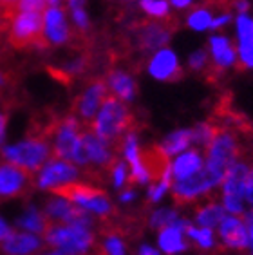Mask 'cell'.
<instances>
[{
	"label": "cell",
	"instance_id": "1",
	"mask_svg": "<svg viewBox=\"0 0 253 255\" xmlns=\"http://www.w3.org/2000/svg\"><path fill=\"white\" fill-rule=\"evenodd\" d=\"M132 118L130 111L126 109L125 103L122 100H118L116 96H105L102 103V109L98 113L96 120L91 123V130L107 143H116L120 137L126 136V132L132 128Z\"/></svg>",
	"mask_w": 253,
	"mask_h": 255
},
{
	"label": "cell",
	"instance_id": "2",
	"mask_svg": "<svg viewBox=\"0 0 253 255\" xmlns=\"http://www.w3.org/2000/svg\"><path fill=\"white\" fill-rule=\"evenodd\" d=\"M239 147L237 139L228 128H219L215 130L214 139L206 145V177H208L212 188L221 185L226 176L228 168L235 163Z\"/></svg>",
	"mask_w": 253,
	"mask_h": 255
},
{
	"label": "cell",
	"instance_id": "3",
	"mask_svg": "<svg viewBox=\"0 0 253 255\" xmlns=\"http://www.w3.org/2000/svg\"><path fill=\"white\" fill-rule=\"evenodd\" d=\"M44 239L49 246L71 255H85L94 248V234L85 226L54 223L49 219L44 232Z\"/></svg>",
	"mask_w": 253,
	"mask_h": 255
},
{
	"label": "cell",
	"instance_id": "4",
	"mask_svg": "<svg viewBox=\"0 0 253 255\" xmlns=\"http://www.w3.org/2000/svg\"><path fill=\"white\" fill-rule=\"evenodd\" d=\"M49 154H51L49 137L36 132V130H33L29 136L18 141L16 145H9V147L2 148V159L4 161L18 165L31 174L38 172L44 167L49 159Z\"/></svg>",
	"mask_w": 253,
	"mask_h": 255
},
{
	"label": "cell",
	"instance_id": "5",
	"mask_svg": "<svg viewBox=\"0 0 253 255\" xmlns=\"http://www.w3.org/2000/svg\"><path fill=\"white\" fill-rule=\"evenodd\" d=\"M45 13V11H44ZM44 13L38 11H15L7 24V38L15 49L47 47L44 38Z\"/></svg>",
	"mask_w": 253,
	"mask_h": 255
},
{
	"label": "cell",
	"instance_id": "6",
	"mask_svg": "<svg viewBox=\"0 0 253 255\" xmlns=\"http://www.w3.org/2000/svg\"><path fill=\"white\" fill-rule=\"evenodd\" d=\"M53 194L74 203V205H80L83 210L93 212L96 216L109 217L114 212V206L109 201L107 194L102 188L87 185V183H76V181L65 183L62 187L54 188Z\"/></svg>",
	"mask_w": 253,
	"mask_h": 255
},
{
	"label": "cell",
	"instance_id": "7",
	"mask_svg": "<svg viewBox=\"0 0 253 255\" xmlns=\"http://www.w3.org/2000/svg\"><path fill=\"white\" fill-rule=\"evenodd\" d=\"M49 137H53V157L73 163V157L82 139V125L74 116H65L51 125Z\"/></svg>",
	"mask_w": 253,
	"mask_h": 255
},
{
	"label": "cell",
	"instance_id": "8",
	"mask_svg": "<svg viewBox=\"0 0 253 255\" xmlns=\"http://www.w3.org/2000/svg\"><path fill=\"white\" fill-rule=\"evenodd\" d=\"M33 174L9 161H0V201L25 197L33 188Z\"/></svg>",
	"mask_w": 253,
	"mask_h": 255
},
{
	"label": "cell",
	"instance_id": "9",
	"mask_svg": "<svg viewBox=\"0 0 253 255\" xmlns=\"http://www.w3.org/2000/svg\"><path fill=\"white\" fill-rule=\"evenodd\" d=\"M78 176H80V170L76 168L74 163L53 157L51 161H47L38 170L36 187L42 188V190H54L56 187H62L65 183L78 179Z\"/></svg>",
	"mask_w": 253,
	"mask_h": 255
},
{
	"label": "cell",
	"instance_id": "10",
	"mask_svg": "<svg viewBox=\"0 0 253 255\" xmlns=\"http://www.w3.org/2000/svg\"><path fill=\"white\" fill-rule=\"evenodd\" d=\"M45 216L54 223H65V225H78L91 228L94 223L93 216L87 210H83L74 203L63 199V197L56 196L53 199H49L45 203Z\"/></svg>",
	"mask_w": 253,
	"mask_h": 255
},
{
	"label": "cell",
	"instance_id": "11",
	"mask_svg": "<svg viewBox=\"0 0 253 255\" xmlns=\"http://www.w3.org/2000/svg\"><path fill=\"white\" fill-rule=\"evenodd\" d=\"M248 176V167L244 163H234L224 176V206L232 214H243L244 183Z\"/></svg>",
	"mask_w": 253,
	"mask_h": 255
},
{
	"label": "cell",
	"instance_id": "12",
	"mask_svg": "<svg viewBox=\"0 0 253 255\" xmlns=\"http://www.w3.org/2000/svg\"><path fill=\"white\" fill-rule=\"evenodd\" d=\"M82 145L87 157V167H93V170H111L116 163L111 143L96 136L93 130H82Z\"/></svg>",
	"mask_w": 253,
	"mask_h": 255
},
{
	"label": "cell",
	"instance_id": "13",
	"mask_svg": "<svg viewBox=\"0 0 253 255\" xmlns=\"http://www.w3.org/2000/svg\"><path fill=\"white\" fill-rule=\"evenodd\" d=\"M105 96H107V85H105V82L103 80H93L85 87V91L74 100L73 109L76 116L87 123L93 122V118L98 113V107L103 103Z\"/></svg>",
	"mask_w": 253,
	"mask_h": 255
},
{
	"label": "cell",
	"instance_id": "14",
	"mask_svg": "<svg viewBox=\"0 0 253 255\" xmlns=\"http://www.w3.org/2000/svg\"><path fill=\"white\" fill-rule=\"evenodd\" d=\"M44 38L49 45H63L71 40L65 11L60 5H49L44 13Z\"/></svg>",
	"mask_w": 253,
	"mask_h": 255
},
{
	"label": "cell",
	"instance_id": "15",
	"mask_svg": "<svg viewBox=\"0 0 253 255\" xmlns=\"http://www.w3.org/2000/svg\"><path fill=\"white\" fill-rule=\"evenodd\" d=\"M210 188H212V185H210L205 170L203 172L199 170L197 174H194V176L179 179V181L175 183L174 187H172V197H174V201L177 203V205L192 203V201H195L197 197L203 196V194H206Z\"/></svg>",
	"mask_w": 253,
	"mask_h": 255
},
{
	"label": "cell",
	"instance_id": "16",
	"mask_svg": "<svg viewBox=\"0 0 253 255\" xmlns=\"http://www.w3.org/2000/svg\"><path fill=\"white\" fill-rule=\"evenodd\" d=\"M148 71L154 78L161 80V82H175L183 76L177 56L170 49H161L159 53L154 54V58L150 60V65H148Z\"/></svg>",
	"mask_w": 253,
	"mask_h": 255
},
{
	"label": "cell",
	"instance_id": "17",
	"mask_svg": "<svg viewBox=\"0 0 253 255\" xmlns=\"http://www.w3.org/2000/svg\"><path fill=\"white\" fill-rule=\"evenodd\" d=\"M210 51H212V67H210L208 73L212 76L223 73L224 69H228L230 65L235 64V58H237V53H235L234 44L230 42L228 38L224 36H214L210 38Z\"/></svg>",
	"mask_w": 253,
	"mask_h": 255
},
{
	"label": "cell",
	"instance_id": "18",
	"mask_svg": "<svg viewBox=\"0 0 253 255\" xmlns=\"http://www.w3.org/2000/svg\"><path fill=\"white\" fill-rule=\"evenodd\" d=\"M0 248L5 255H33L42 248V241L29 232H11L0 243Z\"/></svg>",
	"mask_w": 253,
	"mask_h": 255
},
{
	"label": "cell",
	"instance_id": "19",
	"mask_svg": "<svg viewBox=\"0 0 253 255\" xmlns=\"http://www.w3.org/2000/svg\"><path fill=\"white\" fill-rule=\"evenodd\" d=\"M219 234L223 243L228 248L243 250L248 246V230L243 219L235 216H224V219L219 223Z\"/></svg>",
	"mask_w": 253,
	"mask_h": 255
},
{
	"label": "cell",
	"instance_id": "20",
	"mask_svg": "<svg viewBox=\"0 0 253 255\" xmlns=\"http://www.w3.org/2000/svg\"><path fill=\"white\" fill-rule=\"evenodd\" d=\"M185 225H186V221L177 219L174 225L161 228L159 246L165 254L174 255V254H179V252H183L186 248V241H185V237H183V228H185Z\"/></svg>",
	"mask_w": 253,
	"mask_h": 255
},
{
	"label": "cell",
	"instance_id": "21",
	"mask_svg": "<svg viewBox=\"0 0 253 255\" xmlns=\"http://www.w3.org/2000/svg\"><path fill=\"white\" fill-rule=\"evenodd\" d=\"M107 87L111 89L112 96L122 102H130L136 96V84L134 80L123 71H111L107 76Z\"/></svg>",
	"mask_w": 253,
	"mask_h": 255
},
{
	"label": "cell",
	"instance_id": "22",
	"mask_svg": "<svg viewBox=\"0 0 253 255\" xmlns=\"http://www.w3.org/2000/svg\"><path fill=\"white\" fill-rule=\"evenodd\" d=\"M170 38V29L166 24H145L139 34V44L143 49H156L165 45Z\"/></svg>",
	"mask_w": 253,
	"mask_h": 255
},
{
	"label": "cell",
	"instance_id": "23",
	"mask_svg": "<svg viewBox=\"0 0 253 255\" xmlns=\"http://www.w3.org/2000/svg\"><path fill=\"white\" fill-rule=\"evenodd\" d=\"M203 168V157L197 150H186V152L181 154L174 163V176L177 177V181L179 179H185V177H190L197 174V172Z\"/></svg>",
	"mask_w": 253,
	"mask_h": 255
},
{
	"label": "cell",
	"instance_id": "24",
	"mask_svg": "<svg viewBox=\"0 0 253 255\" xmlns=\"http://www.w3.org/2000/svg\"><path fill=\"white\" fill-rule=\"evenodd\" d=\"M16 225H18V228L29 232V234H44L49 225V217L45 216V214H42L38 208L29 206V208L16 219Z\"/></svg>",
	"mask_w": 253,
	"mask_h": 255
},
{
	"label": "cell",
	"instance_id": "25",
	"mask_svg": "<svg viewBox=\"0 0 253 255\" xmlns=\"http://www.w3.org/2000/svg\"><path fill=\"white\" fill-rule=\"evenodd\" d=\"M197 223H199L203 228H214L224 219V210L223 206H219L217 203H208L203 208L197 210V216H195Z\"/></svg>",
	"mask_w": 253,
	"mask_h": 255
},
{
	"label": "cell",
	"instance_id": "26",
	"mask_svg": "<svg viewBox=\"0 0 253 255\" xmlns=\"http://www.w3.org/2000/svg\"><path fill=\"white\" fill-rule=\"evenodd\" d=\"M192 141H194L192 130L181 128V130H175L174 134H170V136L166 137L165 143H163V148H165V152L168 154V156H174V154L183 152L186 147H190Z\"/></svg>",
	"mask_w": 253,
	"mask_h": 255
},
{
	"label": "cell",
	"instance_id": "27",
	"mask_svg": "<svg viewBox=\"0 0 253 255\" xmlns=\"http://www.w3.org/2000/svg\"><path fill=\"white\" fill-rule=\"evenodd\" d=\"M212 20H214L212 18V11L208 7H197V9H194L188 15L186 24L195 31H203L212 27Z\"/></svg>",
	"mask_w": 253,
	"mask_h": 255
},
{
	"label": "cell",
	"instance_id": "28",
	"mask_svg": "<svg viewBox=\"0 0 253 255\" xmlns=\"http://www.w3.org/2000/svg\"><path fill=\"white\" fill-rule=\"evenodd\" d=\"M183 232H186L190 239H194L195 243L199 246H203V248H212V246H214V234H212L210 228H194L192 225L186 223Z\"/></svg>",
	"mask_w": 253,
	"mask_h": 255
},
{
	"label": "cell",
	"instance_id": "29",
	"mask_svg": "<svg viewBox=\"0 0 253 255\" xmlns=\"http://www.w3.org/2000/svg\"><path fill=\"white\" fill-rule=\"evenodd\" d=\"M145 13L156 18H166L168 15V2L166 0H139Z\"/></svg>",
	"mask_w": 253,
	"mask_h": 255
},
{
	"label": "cell",
	"instance_id": "30",
	"mask_svg": "<svg viewBox=\"0 0 253 255\" xmlns=\"http://www.w3.org/2000/svg\"><path fill=\"white\" fill-rule=\"evenodd\" d=\"M237 31H239V44H248V42L253 40V20L246 13L239 15Z\"/></svg>",
	"mask_w": 253,
	"mask_h": 255
},
{
	"label": "cell",
	"instance_id": "31",
	"mask_svg": "<svg viewBox=\"0 0 253 255\" xmlns=\"http://www.w3.org/2000/svg\"><path fill=\"white\" fill-rule=\"evenodd\" d=\"M215 130H217V127H215L214 123H201V125H197V127L192 130V137H194V141H199L203 143V145H208L212 139H214L215 136Z\"/></svg>",
	"mask_w": 253,
	"mask_h": 255
},
{
	"label": "cell",
	"instance_id": "32",
	"mask_svg": "<svg viewBox=\"0 0 253 255\" xmlns=\"http://www.w3.org/2000/svg\"><path fill=\"white\" fill-rule=\"evenodd\" d=\"M177 219H179V216H177L175 212L168 210V208H163V210H157L152 214L150 223L154 228H165V226L174 225Z\"/></svg>",
	"mask_w": 253,
	"mask_h": 255
},
{
	"label": "cell",
	"instance_id": "33",
	"mask_svg": "<svg viewBox=\"0 0 253 255\" xmlns=\"http://www.w3.org/2000/svg\"><path fill=\"white\" fill-rule=\"evenodd\" d=\"M100 252H102L103 255H125L123 243L116 234H112V236H109L107 239H105V243H103Z\"/></svg>",
	"mask_w": 253,
	"mask_h": 255
},
{
	"label": "cell",
	"instance_id": "34",
	"mask_svg": "<svg viewBox=\"0 0 253 255\" xmlns=\"http://www.w3.org/2000/svg\"><path fill=\"white\" fill-rule=\"evenodd\" d=\"M239 69L253 67V40L248 44H239Z\"/></svg>",
	"mask_w": 253,
	"mask_h": 255
},
{
	"label": "cell",
	"instance_id": "35",
	"mask_svg": "<svg viewBox=\"0 0 253 255\" xmlns=\"http://www.w3.org/2000/svg\"><path fill=\"white\" fill-rule=\"evenodd\" d=\"M45 9H47V0H18L15 7V11H38V13H44Z\"/></svg>",
	"mask_w": 253,
	"mask_h": 255
},
{
	"label": "cell",
	"instance_id": "36",
	"mask_svg": "<svg viewBox=\"0 0 253 255\" xmlns=\"http://www.w3.org/2000/svg\"><path fill=\"white\" fill-rule=\"evenodd\" d=\"M111 174H112V181H114V187L122 188L123 185H125V181L128 179L126 177V167L123 161H116L114 165H112L111 168Z\"/></svg>",
	"mask_w": 253,
	"mask_h": 255
},
{
	"label": "cell",
	"instance_id": "37",
	"mask_svg": "<svg viewBox=\"0 0 253 255\" xmlns=\"http://www.w3.org/2000/svg\"><path fill=\"white\" fill-rule=\"evenodd\" d=\"M188 65L190 69H194V71H205L206 65H208V54L206 51H195L188 60Z\"/></svg>",
	"mask_w": 253,
	"mask_h": 255
},
{
	"label": "cell",
	"instance_id": "38",
	"mask_svg": "<svg viewBox=\"0 0 253 255\" xmlns=\"http://www.w3.org/2000/svg\"><path fill=\"white\" fill-rule=\"evenodd\" d=\"M16 4H18V0H0V11L4 13L7 24H9L11 16H13V11H15Z\"/></svg>",
	"mask_w": 253,
	"mask_h": 255
},
{
	"label": "cell",
	"instance_id": "39",
	"mask_svg": "<svg viewBox=\"0 0 253 255\" xmlns=\"http://www.w3.org/2000/svg\"><path fill=\"white\" fill-rule=\"evenodd\" d=\"M244 194H246V199L253 206V168L248 172L246 176V183H244Z\"/></svg>",
	"mask_w": 253,
	"mask_h": 255
},
{
	"label": "cell",
	"instance_id": "40",
	"mask_svg": "<svg viewBox=\"0 0 253 255\" xmlns=\"http://www.w3.org/2000/svg\"><path fill=\"white\" fill-rule=\"evenodd\" d=\"M7 118H9V114L5 109L0 107V147H2V143L5 139V128H7Z\"/></svg>",
	"mask_w": 253,
	"mask_h": 255
},
{
	"label": "cell",
	"instance_id": "41",
	"mask_svg": "<svg viewBox=\"0 0 253 255\" xmlns=\"http://www.w3.org/2000/svg\"><path fill=\"white\" fill-rule=\"evenodd\" d=\"M246 230H248V246L253 252V212H250L246 217Z\"/></svg>",
	"mask_w": 253,
	"mask_h": 255
},
{
	"label": "cell",
	"instance_id": "42",
	"mask_svg": "<svg viewBox=\"0 0 253 255\" xmlns=\"http://www.w3.org/2000/svg\"><path fill=\"white\" fill-rule=\"evenodd\" d=\"M230 13H223L221 16H217V18L212 20V29H219V27H223L224 24H228L230 22Z\"/></svg>",
	"mask_w": 253,
	"mask_h": 255
},
{
	"label": "cell",
	"instance_id": "43",
	"mask_svg": "<svg viewBox=\"0 0 253 255\" xmlns=\"http://www.w3.org/2000/svg\"><path fill=\"white\" fill-rule=\"evenodd\" d=\"M11 234V228H9V225H7V223L4 221V219H2V217H0V243H2V241L5 239V237L9 236Z\"/></svg>",
	"mask_w": 253,
	"mask_h": 255
},
{
	"label": "cell",
	"instance_id": "44",
	"mask_svg": "<svg viewBox=\"0 0 253 255\" xmlns=\"http://www.w3.org/2000/svg\"><path fill=\"white\" fill-rule=\"evenodd\" d=\"M170 2L177 9H185V7H188V5L192 4V0H170Z\"/></svg>",
	"mask_w": 253,
	"mask_h": 255
},
{
	"label": "cell",
	"instance_id": "45",
	"mask_svg": "<svg viewBox=\"0 0 253 255\" xmlns=\"http://www.w3.org/2000/svg\"><path fill=\"white\" fill-rule=\"evenodd\" d=\"M139 255H159L154 248H150V246H141V250H139Z\"/></svg>",
	"mask_w": 253,
	"mask_h": 255
},
{
	"label": "cell",
	"instance_id": "46",
	"mask_svg": "<svg viewBox=\"0 0 253 255\" xmlns=\"http://www.w3.org/2000/svg\"><path fill=\"white\" fill-rule=\"evenodd\" d=\"M134 196H136V194H134V192H125V194H123L122 196V201H130V199H134Z\"/></svg>",
	"mask_w": 253,
	"mask_h": 255
},
{
	"label": "cell",
	"instance_id": "47",
	"mask_svg": "<svg viewBox=\"0 0 253 255\" xmlns=\"http://www.w3.org/2000/svg\"><path fill=\"white\" fill-rule=\"evenodd\" d=\"M49 5H60L62 4V0H47Z\"/></svg>",
	"mask_w": 253,
	"mask_h": 255
},
{
	"label": "cell",
	"instance_id": "48",
	"mask_svg": "<svg viewBox=\"0 0 253 255\" xmlns=\"http://www.w3.org/2000/svg\"><path fill=\"white\" fill-rule=\"evenodd\" d=\"M47 255H71V254H63V252H54V254H47Z\"/></svg>",
	"mask_w": 253,
	"mask_h": 255
},
{
	"label": "cell",
	"instance_id": "49",
	"mask_svg": "<svg viewBox=\"0 0 253 255\" xmlns=\"http://www.w3.org/2000/svg\"><path fill=\"white\" fill-rule=\"evenodd\" d=\"M98 255H103V254H102V252H100V254H98Z\"/></svg>",
	"mask_w": 253,
	"mask_h": 255
}]
</instances>
